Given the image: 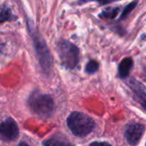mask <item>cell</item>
<instances>
[{"mask_svg":"<svg viewBox=\"0 0 146 146\" xmlns=\"http://www.w3.org/2000/svg\"><path fill=\"white\" fill-rule=\"evenodd\" d=\"M67 124L72 133L77 137L89 135L95 127V121L89 115L74 111L67 119Z\"/></svg>","mask_w":146,"mask_h":146,"instance_id":"obj_1","label":"cell"},{"mask_svg":"<svg viewBox=\"0 0 146 146\" xmlns=\"http://www.w3.org/2000/svg\"><path fill=\"white\" fill-rule=\"evenodd\" d=\"M28 105L31 110L41 118L50 117L54 111V102L52 98L47 94L37 92L32 93L28 99Z\"/></svg>","mask_w":146,"mask_h":146,"instance_id":"obj_2","label":"cell"},{"mask_svg":"<svg viewBox=\"0 0 146 146\" xmlns=\"http://www.w3.org/2000/svg\"><path fill=\"white\" fill-rule=\"evenodd\" d=\"M57 52L62 63L69 69L76 67L80 60V50L76 45L69 41H61L57 45Z\"/></svg>","mask_w":146,"mask_h":146,"instance_id":"obj_3","label":"cell"},{"mask_svg":"<svg viewBox=\"0 0 146 146\" xmlns=\"http://www.w3.org/2000/svg\"><path fill=\"white\" fill-rule=\"evenodd\" d=\"M31 35L33 36V44L35 47L34 49L36 51L37 57L38 58L41 68L44 72L49 73L51 70L52 60H51V56H50V53L48 49V46L44 39L41 36L37 35L34 32H33Z\"/></svg>","mask_w":146,"mask_h":146,"instance_id":"obj_4","label":"cell"},{"mask_svg":"<svg viewBox=\"0 0 146 146\" xmlns=\"http://www.w3.org/2000/svg\"><path fill=\"white\" fill-rule=\"evenodd\" d=\"M19 136V128L16 122L9 118L0 122V141L11 142Z\"/></svg>","mask_w":146,"mask_h":146,"instance_id":"obj_5","label":"cell"},{"mask_svg":"<svg viewBox=\"0 0 146 146\" xmlns=\"http://www.w3.org/2000/svg\"><path fill=\"white\" fill-rule=\"evenodd\" d=\"M145 126L140 123L133 122L129 124L125 131V138L127 143L132 146L138 145L145 133Z\"/></svg>","mask_w":146,"mask_h":146,"instance_id":"obj_6","label":"cell"},{"mask_svg":"<svg viewBox=\"0 0 146 146\" xmlns=\"http://www.w3.org/2000/svg\"><path fill=\"white\" fill-rule=\"evenodd\" d=\"M128 86L131 88L133 92L135 95V98L141 104L145 103L146 101V87L139 81L135 79H130L127 81Z\"/></svg>","mask_w":146,"mask_h":146,"instance_id":"obj_7","label":"cell"},{"mask_svg":"<svg viewBox=\"0 0 146 146\" xmlns=\"http://www.w3.org/2000/svg\"><path fill=\"white\" fill-rule=\"evenodd\" d=\"M133 61L132 58L130 57H127L124 58L119 64V68H118V74L120 78L121 79H125L129 75V73L133 68Z\"/></svg>","mask_w":146,"mask_h":146,"instance_id":"obj_8","label":"cell"},{"mask_svg":"<svg viewBox=\"0 0 146 146\" xmlns=\"http://www.w3.org/2000/svg\"><path fill=\"white\" fill-rule=\"evenodd\" d=\"M44 146H74L72 143L62 136H55L44 141Z\"/></svg>","mask_w":146,"mask_h":146,"instance_id":"obj_9","label":"cell"},{"mask_svg":"<svg viewBox=\"0 0 146 146\" xmlns=\"http://www.w3.org/2000/svg\"><path fill=\"white\" fill-rule=\"evenodd\" d=\"M119 7H109L99 14V17L102 19H114L119 14Z\"/></svg>","mask_w":146,"mask_h":146,"instance_id":"obj_10","label":"cell"},{"mask_svg":"<svg viewBox=\"0 0 146 146\" xmlns=\"http://www.w3.org/2000/svg\"><path fill=\"white\" fill-rule=\"evenodd\" d=\"M137 4H138V1H137V0H135V1H133V2H132V3H130L129 4H127V5L125 7V9H123V11H122V13H121V16H120V20H122V19H124L125 17H127V16L130 14V12L135 9V7L137 6Z\"/></svg>","mask_w":146,"mask_h":146,"instance_id":"obj_11","label":"cell"},{"mask_svg":"<svg viewBox=\"0 0 146 146\" xmlns=\"http://www.w3.org/2000/svg\"><path fill=\"white\" fill-rule=\"evenodd\" d=\"M98 68H99L98 62L94 60H92L89 62H87V64L86 65V72L90 74H95L98 70Z\"/></svg>","mask_w":146,"mask_h":146,"instance_id":"obj_12","label":"cell"},{"mask_svg":"<svg viewBox=\"0 0 146 146\" xmlns=\"http://www.w3.org/2000/svg\"><path fill=\"white\" fill-rule=\"evenodd\" d=\"M10 19H12V14L9 9H7V8L1 9H0V22H3Z\"/></svg>","mask_w":146,"mask_h":146,"instance_id":"obj_13","label":"cell"},{"mask_svg":"<svg viewBox=\"0 0 146 146\" xmlns=\"http://www.w3.org/2000/svg\"><path fill=\"white\" fill-rule=\"evenodd\" d=\"M89 146H112L107 142H92Z\"/></svg>","mask_w":146,"mask_h":146,"instance_id":"obj_14","label":"cell"},{"mask_svg":"<svg viewBox=\"0 0 146 146\" xmlns=\"http://www.w3.org/2000/svg\"><path fill=\"white\" fill-rule=\"evenodd\" d=\"M141 106H142V108L144 109V110L146 112V101L145 103H143V104H141Z\"/></svg>","mask_w":146,"mask_h":146,"instance_id":"obj_15","label":"cell"},{"mask_svg":"<svg viewBox=\"0 0 146 146\" xmlns=\"http://www.w3.org/2000/svg\"><path fill=\"white\" fill-rule=\"evenodd\" d=\"M17 146H29L27 144H26V143H21V144H19Z\"/></svg>","mask_w":146,"mask_h":146,"instance_id":"obj_16","label":"cell"},{"mask_svg":"<svg viewBox=\"0 0 146 146\" xmlns=\"http://www.w3.org/2000/svg\"><path fill=\"white\" fill-rule=\"evenodd\" d=\"M98 1L102 3H105L106 2H108V0H98Z\"/></svg>","mask_w":146,"mask_h":146,"instance_id":"obj_17","label":"cell"}]
</instances>
